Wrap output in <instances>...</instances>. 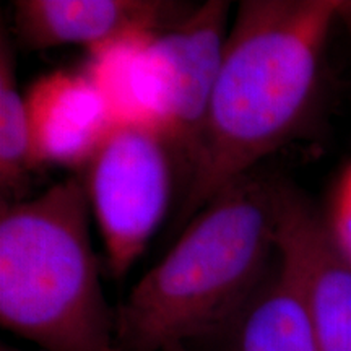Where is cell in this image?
<instances>
[{
  "mask_svg": "<svg viewBox=\"0 0 351 351\" xmlns=\"http://www.w3.org/2000/svg\"><path fill=\"white\" fill-rule=\"evenodd\" d=\"M345 0H244L189 165L174 230H184L223 187L293 137L317 93Z\"/></svg>",
  "mask_w": 351,
  "mask_h": 351,
  "instance_id": "obj_1",
  "label": "cell"
},
{
  "mask_svg": "<svg viewBox=\"0 0 351 351\" xmlns=\"http://www.w3.org/2000/svg\"><path fill=\"white\" fill-rule=\"evenodd\" d=\"M276 184L256 171L218 192L116 307L117 351H163L221 330L270 274Z\"/></svg>",
  "mask_w": 351,
  "mask_h": 351,
  "instance_id": "obj_2",
  "label": "cell"
},
{
  "mask_svg": "<svg viewBox=\"0 0 351 351\" xmlns=\"http://www.w3.org/2000/svg\"><path fill=\"white\" fill-rule=\"evenodd\" d=\"M80 176L0 210V324L44 351H117Z\"/></svg>",
  "mask_w": 351,
  "mask_h": 351,
  "instance_id": "obj_3",
  "label": "cell"
},
{
  "mask_svg": "<svg viewBox=\"0 0 351 351\" xmlns=\"http://www.w3.org/2000/svg\"><path fill=\"white\" fill-rule=\"evenodd\" d=\"M176 156L158 132L116 124L80 176L106 247L109 271L119 278L142 256L168 212Z\"/></svg>",
  "mask_w": 351,
  "mask_h": 351,
  "instance_id": "obj_4",
  "label": "cell"
},
{
  "mask_svg": "<svg viewBox=\"0 0 351 351\" xmlns=\"http://www.w3.org/2000/svg\"><path fill=\"white\" fill-rule=\"evenodd\" d=\"M228 13L230 2L208 0L155 36L166 91L165 138L182 173V182L221 67L230 33Z\"/></svg>",
  "mask_w": 351,
  "mask_h": 351,
  "instance_id": "obj_5",
  "label": "cell"
},
{
  "mask_svg": "<svg viewBox=\"0 0 351 351\" xmlns=\"http://www.w3.org/2000/svg\"><path fill=\"white\" fill-rule=\"evenodd\" d=\"M276 247L304 296L319 351H351V265L326 218L288 184H276Z\"/></svg>",
  "mask_w": 351,
  "mask_h": 351,
  "instance_id": "obj_6",
  "label": "cell"
},
{
  "mask_svg": "<svg viewBox=\"0 0 351 351\" xmlns=\"http://www.w3.org/2000/svg\"><path fill=\"white\" fill-rule=\"evenodd\" d=\"M33 169H85L114 129L98 86L83 70L59 69L41 75L25 95Z\"/></svg>",
  "mask_w": 351,
  "mask_h": 351,
  "instance_id": "obj_7",
  "label": "cell"
},
{
  "mask_svg": "<svg viewBox=\"0 0 351 351\" xmlns=\"http://www.w3.org/2000/svg\"><path fill=\"white\" fill-rule=\"evenodd\" d=\"M194 8L166 0H16L13 33L28 51L67 44L88 51L127 33L165 32Z\"/></svg>",
  "mask_w": 351,
  "mask_h": 351,
  "instance_id": "obj_8",
  "label": "cell"
},
{
  "mask_svg": "<svg viewBox=\"0 0 351 351\" xmlns=\"http://www.w3.org/2000/svg\"><path fill=\"white\" fill-rule=\"evenodd\" d=\"M153 32L112 38L86 51L83 70L106 101L116 124L152 129L165 137L166 91Z\"/></svg>",
  "mask_w": 351,
  "mask_h": 351,
  "instance_id": "obj_9",
  "label": "cell"
},
{
  "mask_svg": "<svg viewBox=\"0 0 351 351\" xmlns=\"http://www.w3.org/2000/svg\"><path fill=\"white\" fill-rule=\"evenodd\" d=\"M202 341L217 351H319L300 283L280 256L243 309Z\"/></svg>",
  "mask_w": 351,
  "mask_h": 351,
  "instance_id": "obj_10",
  "label": "cell"
},
{
  "mask_svg": "<svg viewBox=\"0 0 351 351\" xmlns=\"http://www.w3.org/2000/svg\"><path fill=\"white\" fill-rule=\"evenodd\" d=\"M10 34H0V189L2 204L21 200L33 171L25 95L16 85Z\"/></svg>",
  "mask_w": 351,
  "mask_h": 351,
  "instance_id": "obj_11",
  "label": "cell"
},
{
  "mask_svg": "<svg viewBox=\"0 0 351 351\" xmlns=\"http://www.w3.org/2000/svg\"><path fill=\"white\" fill-rule=\"evenodd\" d=\"M326 225L335 247L351 265V163L346 165L333 189Z\"/></svg>",
  "mask_w": 351,
  "mask_h": 351,
  "instance_id": "obj_12",
  "label": "cell"
},
{
  "mask_svg": "<svg viewBox=\"0 0 351 351\" xmlns=\"http://www.w3.org/2000/svg\"><path fill=\"white\" fill-rule=\"evenodd\" d=\"M163 351H191L187 348L186 345H181V343H174V345H169L166 346Z\"/></svg>",
  "mask_w": 351,
  "mask_h": 351,
  "instance_id": "obj_13",
  "label": "cell"
},
{
  "mask_svg": "<svg viewBox=\"0 0 351 351\" xmlns=\"http://www.w3.org/2000/svg\"><path fill=\"white\" fill-rule=\"evenodd\" d=\"M0 351H28V350H20V348H13V346H8V345H2ZM38 351H44V350H38Z\"/></svg>",
  "mask_w": 351,
  "mask_h": 351,
  "instance_id": "obj_14",
  "label": "cell"
}]
</instances>
